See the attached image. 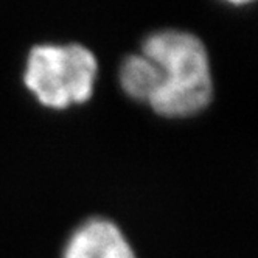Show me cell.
Listing matches in <instances>:
<instances>
[{
	"label": "cell",
	"mask_w": 258,
	"mask_h": 258,
	"mask_svg": "<svg viewBox=\"0 0 258 258\" xmlns=\"http://www.w3.org/2000/svg\"><path fill=\"white\" fill-rule=\"evenodd\" d=\"M157 69V87L148 103L167 118L191 117L212 101L213 83L204 44L195 34L180 30H160L142 44Z\"/></svg>",
	"instance_id": "6da1fadb"
},
{
	"label": "cell",
	"mask_w": 258,
	"mask_h": 258,
	"mask_svg": "<svg viewBox=\"0 0 258 258\" xmlns=\"http://www.w3.org/2000/svg\"><path fill=\"white\" fill-rule=\"evenodd\" d=\"M98 77L94 51L83 44H39L25 61L24 84L41 106L64 110L89 101Z\"/></svg>",
	"instance_id": "7a4b0ae2"
},
{
	"label": "cell",
	"mask_w": 258,
	"mask_h": 258,
	"mask_svg": "<svg viewBox=\"0 0 258 258\" xmlns=\"http://www.w3.org/2000/svg\"><path fill=\"white\" fill-rule=\"evenodd\" d=\"M62 258H137L123 230L104 216H92L73 230Z\"/></svg>",
	"instance_id": "3957f363"
},
{
	"label": "cell",
	"mask_w": 258,
	"mask_h": 258,
	"mask_svg": "<svg viewBox=\"0 0 258 258\" xmlns=\"http://www.w3.org/2000/svg\"><path fill=\"white\" fill-rule=\"evenodd\" d=\"M157 69L145 54L133 53L121 61L118 83L127 98L148 104L157 87Z\"/></svg>",
	"instance_id": "277c9868"
}]
</instances>
